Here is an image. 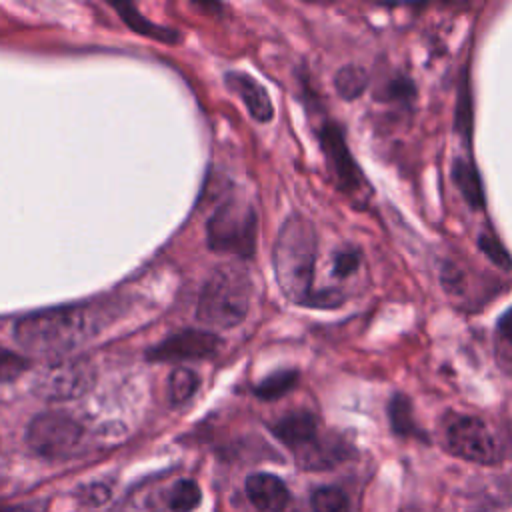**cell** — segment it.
Masks as SVG:
<instances>
[{"label": "cell", "instance_id": "obj_9", "mask_svg": "<svg viewBox=\"0 0 512 512\" xmlns=\"http://www.w3.org/2000/svg\"><path fill=\"white\" fill-rule=\"evenodd\" d=\"M220 338L206 330H182L150 350L152 360L180 362V360H202L210 358L220 348Z\"/></svg>", "mask_w": 512, "mask_h": 512}, {"label": "cell", "instance_id": "obj_8", "mask_svg": "<svg viewBox=\"0 0 512 512\" xmlns=\"http://www.w3.org/2000/svg\"><path fill=\"white\" fill-rule=\"evenodd\" d=\"M318 138H320V146L328 158V166L334 174L338 188L348 194H360L362 186H364V178L346 146L340 126L334 122H326L320 128Z\"/></svg>", "mask_w": 512, "mask_h": 512}, {"label": "cell", "instance_id": "obj_27", "mask_svg": "<svg viewBox=\"0 0 512 512\" xmlns=\"http://www.w3.org/2000/svg\"><path fill=\"white\" fill-rule=\"evenodd\" d=\"M496 334H498V340L508 344L512 348V308L506 310L500 320H498V326H496Z\"/></svg>", "mask_w": 512, "mask_h": 512}, {"label": "cell", "instance_id": "obj_25", "mask_svg": "<svg viewBox=\"0 0 512 512\" xmlns=\"http://www.w3.org/2000/svg\"><path fill=\"white\" fill-rule=\"evenodd\" d=\"M78 496L86 506H102L110 498V490L104 484H88L80 488Z\"/></svg>", "mask_w": 512, "mask_h": 512}, {"label": "cell", "instance_id": "obj_17", "mask_svg": "<svg viewBox=\"0 0 512 512\" xmlns=\"http://www.w3.org/2000/svg\"><path fill=\"white\" fill-rule=\"evenodd\" d=\"M116 10L120 12V16L124 18V22L134 28L138 34L156 38V40H164V42H174L178 36L174 34V30H166L160 26H154L152 22H148L144 16H140L132 6L128 4H116Z\"/></svg>", "mask_w": 512, "mask_h": 512}, {"label": "cell", "instance_id": "obj_24", "mask_svg": "<svg viewBox=\"0 0 512 512\" xmlns=\"http://www.w3.org/2000/svg\"><path fill=\"white\" fill-rule=\"evenodd\" d=\"M380 98L382 100H410V98H414V86H412V82H410V78H406V76H396V78H392L388 84H386V88H384V92L380 94Z\"/></svg>", "mask_w": 512, "mask_h": 512}, {"label": "cell", "instance_id": "obj_7", "mask_svg": "<svg viewBox=\"0 0 512 512\" xmlns=\"http://www.w3.org/2000/svg\"><path fill=\"white\" fill-rule=\"evenodd\" d=\"M92 368L82 360H62L36 380V392L46 400H70L92 384Z\"/></svg>", "mask_w": 512, "mask_h": 512}, {"label": "cell", "instance_id": "obj_22", "mask_svg": "<svg viewBox=\"0 0 512 512\" xmlns=\"http://www.w3.org/2000/svg\"><path fill=\"white\" fill-rule=\"evenodd\" d=\"M478 246L496 266H500V268H510L512 266V260H510L506 248L500 244V240L494 234L482 232L478 236Z\"/></svg>", "mask_w": 512, "mask_h": 512}, {"label": "cell", "instance_id": "obj_5", "mask_svg": "<svg viewBox=\"0 0 512 512\" xmlns=\"http://www.w3.org/2000/svg\"><path fill=\"white\" fill-rule=\"evenodd\" d=\"M26 442L44 458H72L82 450L84 428L76 418L64 412H44L28 424Z\"/></svg>", "mask_w": 512, "mask_h": 512}, {"label": "cell", "instance_id": "obj_26", "mask_svg": "<svg viewBox=\"0 0 512 512\" xmlns=\"http://www.w3.org/2000/svg\"><path fill=\"white\" fill-rule=\"evenodd\" d=\"M342 304V294L336 290H314L306 306L314 308H336Z\"/></svg>", "mask_w": 512, "mask_h": 512}, {"label": "cell", "instance_id": "obj_18", "mask_svg": "<svg viewBox=\"0 0 512 512\" xmlns=\"http://www.w3.org/2000/svg\"><path fill=\"white\" fill-rule=\"evenodd\" d=\"M200 500H202V492L198 484L188 478L178 480L168 494V506L172 512H192L194 508H198Z\"/></svg>", "mask_w": 512, "mask_h": 512}, {"label": "cell", "instance_id": "obj_12", "mask_svg": "<svg viewBox=\"0 0 512 512\" xmlns=\"http://www.w3.org/2000/svg\"><path fill=\"white\" fill-rule=\"evenodd\" d=\"M246 494L262 512H280L290 498L284 480L266 472H256L246 478Z\"/></svg>", "mask_w": 512, "mask_h": 512}, {"label": "cell", "instance_id": "obj_14", "mask_svg": "<svg viewBox=\"0 0 512 512\" xmlns=\"http://www.w3.org/2000/svg\"><path fill=\"white\" fill-rule=\"evenodd\" d=\"M388 416H390V426L394 434L398 436H408V438H420L426 440V434L418 428L412 412V402L404 394H394L388 404Z\"/></svg>", "mask_w": 512, "mask_h": 512}, {"label": "cell", "instance_id": "obj_13", "mask_svg": "<svg viewBox=\"0 0 512 512\" xmlns=\"http://www.w3.org/2000/svg\"><path fill=\"white\" fill-rule=\"evenodd\" d=\"M452 178H454L456 188L460 190V194L464 196V200L468 202L470 208H476V210L484 208L482 182H480L476 166L470 160L458 158L454 162V168H452Z\"/></svg>", "mask_w": 512, "mask_h": 512}, {"label": "cell", "instance_id": "obj_2", "mask_svg": "<svg viewBox=\"0 0 512 512\" xmlns=\"http://www.w3.org/2000/svg\"><path fill=\"white\" fill-rule=\"evenodd\" d=\"M316 230L300 214H292L280 228L274 242V272L282 294L300 306H306L314 288Z\"/></svg>", "mask_w": 512, "mask_h": 512}, {"label": "cell", "instance_id": "obj_16", "mask_svg": "<svg viewBox=\"0 0 512 512\" xmlns=\"http://www.w3.org/2000/svg\"><path fill=\"white\" fill-rule=\"evenodd\" d=\"M296 382H298L296 370H278V372L266 376L264 380H260L254 392L262 400H276V398L284 396L286 392H290L296 386Z\"/></svg>", "mask_w": 512, "mask_h": 512}, {"label": "cell", "instance_id": "obj_6", "mask_svg": "<svg viewBox=\"0 0 512 512\" xmlns=\"http://www.w3.org/2000/svg\"><path fill=\"white\" fill-rule=\"evenodd\" d=\"M446 442L452 454L478 462L494 464L500 460V446L486 426L484 420L476 416H456L446 430Z\"/></svg>", "mask_w": 512, "mask_h": 512}, {"label": "cell", "instance_id": "obj_20", "mask_svg": "<svg viewBox=\"0 0 512 512\" xmlns=\"http://www.w3.org/2000/svg\"><path fill=\"white\" fill-rule=\"evenodd\" d=\"M312 512H348V498L336 486H320L310 496Z\"/></svg>", "mask_w": 512, "mask_h": 512}, {"label": "cell", "instance_id": "obj_15", "mask_svg": "<svg viewBox=\"0 0 512 512\" xmlns=\"http://www.w3.org/2000/svg\"><path fill=\"white\" fill-rule=\"evenodd\" d=\"M366 86H368V72L356 64H348L340 68L334 76V88L346 100L358 98L366 90Z\"/></svg>", "mask_w": 512, "mask_h": 512}, {"label": "cell", "instance_id": "obj_21", "mask_svg": "<svg viewBox=\"0 0 512 512\" xmlns=\"http://www.w3.org/2000/svg\"><path fill=\"white\" fill-rule=\"evenodd\" d=\"M30 362L26 356L0 346V382H10L28 370Z\"/></svg>", "mask_w": 512, "mask_h": 512}, {"label": "cell", "instance_id": "obj_10", "mask_svg": "<svg viewBox=\"0 0 512 512\" xmlns=\"http://www.w3.org/2000/svg\"><path fill=\"white\" fill-rule=\"evenodd\" d=\"M270 430L282 444L294 452H302L318 438V420L308 410H296L276 420Z\"/></svg>", "mask_w": 512, "mask_h": 512}, {"label": "cell", "instance_id": "obj_23", "mask_svg": "<svg viewBox=\"0 0 512 512\" xmlns=\"http://www.w3.org/2000/svg\"><path fill=\"white\" fill-rule=\"evenodd\" d=\"M360 260H362V254L358 248L354 246H346L342 250H338L334 254V260H332V272L334 276L338 278H344V276H350L358 266H360Z\"/></svg>", "mask_w": 512, "mask_h": 512}, {"label": "cell", "instance_id": "obj_19", "mask_svg": "<svg viewBox=\"0 0 512 512\" xmlns=\"http://www.w3.org/2000/svg\"><path fill=\"white\" fill-rule=\"evenodd\" d=\"M200 386V378L194 370L190 368H176L170 374L168 380V392H170V400L174 404H184L186 400H190L196 390Z\"/></svg>", "mask_w": 512, "mask_h": 512}, {"label": "cell", "instance_id": "obj_11", "mask_svg": "<svg viewBox=\"0 0 512 512\" xmlns=\"http://www.w3.org/2000/svg\"><path fill=\"white\" fill-rule=\"evenodd\" d=\"M226 86L238 94V98L244 102V106L248 108L250 116L258 122H270L274 118V106L272 100L268 96V92L264 90V86L258 84V80H254L252 76L244 74V72H228L224 76Z\"/></svg>", "mask_w": 512, "mask_h": 512}, {"label": "cell", "instance_id": "obj_3", "mask_svg": "<svg viewBox=\"0 0 512 512\" xmlns=\"http://www.w3.org/2000/svg\"><path fill=\"white\" fill-rule=\"evenodd\" d=\"M252 282L244 268L234 264L218 266L206 280L196 316L212 328H232L240 324L250 308Z\"/></svg>", "mask_w": 512, "mask_h": 512}, {"label": "cell", "instance_id": "obj_1", "mask_svg": "<svg viewBox=\"0 0 512 512\" xmlns=\"http://www.w3.org/2000/svg\"><path fill=\"white\" fill-rule=\"evenodd\" d=\"M102 322L94 306L52 308L22 318L14 328V336L28 352L62 354L94 336Z\"/></svg>", "mask_w": 512, "mask_h": 512}, {"label": "cell", "instance_id": "obj_4", "mask_svg": "<svg viewBox=\"0 0 512 512\" xmlns=\"http://www.w3.org/2000/svg\"><path fill=\"white\" fill-rule=\"evenodd\" d=\"M258 218L254 208L238 198L224 202L208 220L206 238L214 252L250 258L256 250Z\"/></svg>", "mask_w": 512, "mask_h": 512}]
</instances>
